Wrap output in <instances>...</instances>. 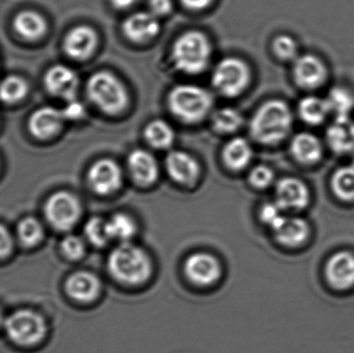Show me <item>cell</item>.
Returning a JSON list of instances; mask_svg holds the SVG:
<instances>
[{"mask_svg": "<svg viewBox=\"0 0 354 353\" xmlns=\"http://www.w3.org/2000/svg\"><path fill=\"white\" fill-rule=\"evenodd\" d=\"M108 271L120 284L140 286L153 275V263L147 251L132 242L114 248L108 256Z\"/></svg>", "mask_w": 354, "mask_h": 353, "instance_id": "obj_1", "label": "cell"}, {"mask_svg": "<svg viewBox=\"0 0 354 353\" xmlns=\"http://www.w3.org/2000/svg\"><path fill=\"white\" fill-rule=\"evenodd\" d=\"M292 126L293 114L288 104L272 99L258 108L250 122V132L257 142L274 145L289 136Z\"/></svg>", "mask_w": 354, "mask_h": 353, "instance_id": "obj_2", "label": "cell"}, {"mask_svg": "<svg viewBox=\"0 0 354 353\" xmlns=\"http://www.w3.org/2000/svg\"><path fill=\"white\" fill-rule=\"evenodd\" d=\"M209 39L199 30H189L177 37L172 47L171 56L177 70L185 74L203 72L212 58Z\"/></svg>", "mask_w": 354, "mask_h": 353, "instance_id": "obj_3", "label": "cell"}, {"mask_svg": "<svg viewBox=\"0 0 354 353\" xmlns=\"http://www.w3.org/2000/svg\"><path fill=\"white\" fill-rule=\"evenodd\" d=\"M89 99L107 114L122 113L129 105V93L118 77L108 70L95 73L86 86Z\"/></svg>", "mask_w": 354, "mask_h": 353, "instance_id": "obj_4", "label": "cell"}, {"mask_svg": "<svg viewBox=\"0 0 354 353\" xmlns=\"http://www.w3.org/2000/svg\"><path fill=\"white\" fill-rule=\"evenodd\" d=\"M214 99L206 89L193 84L177 85L168 95L171 113L181 122H201L212 110Z\"/></svg>", "mask_w": 354, "mask_h": 353, "instance_id": "obj_5", "label": "cell"}, {"mask_svg": "<svg viewBox=\"0 0 354 353\" xmlns=\"http://www.w3.org/2000/svg\"><path fill=\"white\" fill-rule=\"evenodd\" d=\"M251 80V70L243 60L226 57L218 61L212 73L214 88L224 97H234L243 93Z\"/></svg>", "mask_w": 354, "mask_h": 353, "instance_id": "obj_6", "label": "cell"}, {"mask_svg": "<svg viewBox=\"0 0 354 353\" xmlns=\"http://www.w3.org/2000/svg\"><path fill=\"white\" fill-rule=\"evenodd\" d=\"M10 341L21 346L35 345L43 340L46 325L43 317L32 311H17L4 323Z\"/></svg>", "mask_w": 354, "mask_h": 353, "instance_id": "obj_7", "label": "cell"}, {"mask_svg": "<svg viewBox=\"0 0 354 353\" xmlns=\"http://www.w3.org/2000/svg\"><path fill=\"white\" fill-rule=\"evenodd\" d=\"M80 201L68 192H57L48 198L45 216L52 227L59 231L72 229L81 217Z\"/></svg>", "mask_w": 354, "mask_h": 353, "instance_id": "obj_8", "label": "cell"}, {"mask_svg": "<svg viewBox=\"0 0 354 353\" xmlns=\"http://www.w3.org/2000/svg\"><path fill=\"white\" fill-rule=\"evenodd\" d=\"M185 277L194 285L209 287L214 285L222 276V265L214 255L197 252L189 255L185 263Z\"/></svg>", "mask_w": 354, "mask_h": 353, "instance_id": "obj_9", "label": "cell"}, {"mask_svg": "<svg viewBox=\"0 0 354 353\" xmlns=\"http://www.w3.org/2000/svg\"><path fill=\"white\" fill-rule=\"evenodd\" d=\"M87 182L95 194L107 196L120 190L122 184V171L115 161L100 160L89 168Z\"/></svg>", "mask_w": 354, "mask_h": 353, "instance_id": "obj_10", "label": "cell"}, {"mask_svg": "<svg viewBox=\"0 0 354 353\" xmlns=\"http://www.w3.org/2000/svg\"><path fill=\"white\" fill-rule=\"evenodd\" d=\"M328 77V66L317 55L305 54L295 60L293 78L301 88H318L326 82Z\"/></svg>", "mask_w": 354, "mask_h": 353, "instance_id": "obj_11", "label": "cell"}, {"mask_svg": "<svg viewBox=\"0 0 354 353\" xmlns=\"http://www.w3.org/2000/svg\"><path fill=\"white\" fill-rule=\"evenodd\" d=\"M276 201L286 211L305 209L311 201V193L307 184L297 178H284L276 186Z\"/></svg>", "mask_w": 354, "mask_h": 353, "instance_id": "obj_12", "label": "cell"}, {"mask_svg": "<svg viewBox=\"0 0 354 353\" xmlns=\"http://www.w3.org/2000/svg\"><path fill=\"white\" fill-rule=\"evenodd\" d=\"M46 88L54 97L64 101L76 99L79 87V77L70 66L56 64L46 73L44 78Z\"/></svg>", "mask_w": 354, "mask_h": 353, "instance_id": "obj_13", "label": "cell"}, {"mask_svg": "<svg viewBox=\"0 0 354 353\" xmlns=\"http://www.w3.org/2000/svg\"><path fill=\"white\" fill-rule=\"evenodd\" d=\"M66 122L62 109L51 106L35 110L28 120V128L31 134L37 139H49L57 135Z\"/></svg>", "mask_w": 354, "mask_h": 353, "instance_id": "obj_14", "label": "cell"}, {"mask_svg": "<svg viewBox=\"0 0 354 353\" xmlns=\"http://www.w3.org/2000/svg\"><path fill=\"white\" fill-rule=\"evenodd\" d=\"M161 25L159 18L151 12H138L131 15L122 24V31L130 41L145 43L159 35Z\"/></svg>", "mask_w": 354, "mask_h": 353, "instance_id": "obj_15", "label": "cell"}, {"mask_svg": "<svg viewBox=\"0 0 354 353\" xmlns=\"http://www.w3.org/2000/svg\"><path fill=\"white\" fill-rule=\"evenodd\" d=\"M97 45V32L85 25L75 27L68 31L64 41L66 55L76 60H85L91 57Z\"/></svg>", "mask_w": 354, "mask_h": 353, "instance_id": "obj_16", "label": "cell"}, {"mask_svg": "<svg viewBox=\"0 0 354 353\" xmlns=\"http://www.w3.org/2000/svg\"><path fill=\"white\" fill-rule=\"evenodd\" d=\"M165 166L170 178L183 186L193 184L200 175L199 163L185 151H174L168 153Z\"/></svg>", "mask_w": 354, "mask_h": 353, "instance_id": "obj_17", "label": "cell"}, {"mask_svg": "<svg viewBox=\"0 0 354 353\" xmlns=\"http://www.w3.org/2000/svg\"><path fill=\"white\" fill-rule=\"evenodd\" d=\"M326 276L330 286L339 290L349 289L354 285V255L339 252L328 259Z\"/></svg>", "mask_w": 354, "mask_h": 353, "instance_id": "obj_18", "label": "cell"}, {"mask_svg": "<svg viewBox=\"0 0 354 353\" xmlns=\"http://www.w3.org/2000/svg\"><path fill=\"white\" fill-rule=\"evenodd\" d=\"M128 168L133 180L139 186H151L159 178L160 169L157 160L145 149H136L130 153Z\"/></svg>", "mask_w": 354, "mask_h": 353, "instance_id": "obj_19", "label": "cell"}, {"mask_svg": "<svg viewBox=\"0 0 354 353\" xmlns=\"http://www.w3.org/2000/svg\"><path fill=\"white\" fill-rule=\"evenodd\" d=\"M326 142L334 153L347 155L354 153V120L336 117L326 133Z\"/></svg>", "mask_w": 354, "mask_h": 353, "instance_id": "obj_20", "label": "cell"}, {"mask_svg": "<svg viewBox=\"0 0 354 353\" xmlns=\"http://www.w3.org/2000/svg\"><path fill=\"white\" fill-rule=\"evenodd\" d=\"M68 296L76 302L88 304L93 302L101 292V282L97 276L89 271L73 274L66 283Z\"/></svg>", "mask_w": 354, "mask_h": 353, "instance_id": "obj_21", "label": "cell"}, {"mask_svg": "<svg viewBox=\"0 0 354 353\" xmlns=\"http://www.w3.org/2000/svg\"><path fill=\"white\" fill-rule=\"evenodd\" d=\"M274 238L279 244L289 248L305 244L310 236L309 224L297 217H287L278 227L272 230Z\"/></svg>", "mask_w": 354, "mask_h": 353, "instance_id": "obj_22", "label": "cell"}, {"mask_svg": "<svg viewBox=\"0 0 354 353\" xmlns=\"http://www.w3.org/2000/svg\"><path fill=\"white\" fill-rule=\"evenodd\" d=\"M293 158L299 163L313 165L324 155V146L317 136L309 132H301L293 137L290 143Z\"/></svg>", "mask_w": 354, "mask_h": 353, "instance_id": "obj_23", "label": "cell"}, {"mask_svg": "<svg viewBox=\"0 0 354 353\" xmlns=\"http://www.w3.org/2000/svg\"><path fill=\"white\" fill-rule=\"evenodd\" d=\"M253 149L247 139H231L223 149V160L229 169L239 171L251 163Z\"/></svg>", "mask_w": 354, "mask_h": 353, "instance_id": "obj_24", "label": "cell"}, {"mask_svg": "<svg viewBox=\"0 0 354 353\" xmlns=\"http://www.w3.org/2000/svg\"><path fill=\"white\" fill-rule=\"evenodd\" d=\"M14 29L23 39L35 41L43 37L47 30V23L39 12L24 10L15 17Z\"/></svg>", "mask_w": 354, "mask_h": 353, "instance_id": "obj_25", "label": "cell"}, {"mask_svg": "<svg viewBox=\"0 0 354 353\" xmlns=\"http://www.w3.org/2000/svg\"><path fill=\"white\" fill-rule=\"evenodd\" d=\"M297 113L306 124L310 126H319L326 122L328 114L330 113V109L326 99L316 95H308L299 101Z\"/></svg>", "mask_w": 354, "mask_h": 353, "instance_id": "obj_26", "label": "cell"}, {"mask_svg": "<svg viewBox=\"0 0 354 353\" xmlns=\"http://www.w3.org/2000/svg\"><path fill=\"white\" fill-rule=\"evenodd\" d=\"M108 232L111 240L120 244L130 242L137 233V224L128 213H116L107 220Z\"/></svg>", "mask_w": 354, "mask_h": 353, "instance_id": "obj_27", "label": "cell"}, {"mask_svg": "<svg viewBox=\"0 0 354 353\" xmlns=\"http://www.w3.org/2000/svg\"><path fill=\"white\" fill-rule=\"evenodd\" d=\"M330 188L337 198L344 202L354 201V166H343L333 174Z\"/></svg>", "mask_w": 354, "mask_h": 353, "instance_id": "obj_28", "label": "cell"}, {"mask_svg": "<svg viewBox=\"0 0 354 353\" xmlns=\"http://www.w3.org/2000/svg\"><path fill=\"white\" fill-rule=\"evenodd\" d=\"M145 137L151 146L157 149H166L174 144L176 133L165 120H156L147 124Z\"/></svg>", "mask_w": 354, "mask_h": 353, "instance_id": "obj_29", "label": "cell"}, {"mask_svg": "<svg viewBox=\"0 0 354 353\" xmlns=\"http://www.w3.org/2000/svg\"><path fill=\"white\" fill-rule=\"evenodd\" d=\"M330 106V113L336 117H348L354 109V95L348 89L342 86H335L330 89L326 97Z\"/></svg>", "mask_w": 354, "mask_h": 353, "instance_id": "obj_30", "label": "cell"}, {"mask_svg": "<svg viewBox=\"0 0 354 353\" xmlns=\"http://www.w3.org/2000/svg\"><path fill=\"white\" fill-rule=\"evenodd\" d=\"M28 84L19 76H8L0 82V101L12 105L19 103L26 97Z\"/></svg>", "mask_w": 354, "mask_h": 353, "instance_id": "obj_31", "label": "cell"}, {"mask_svg": "<svg viewBox=\"0 0 354 353\" xmlns=\"http://www.w3.org/2000/svg\"><path fill=\"white\" fill-rule=\"evenodd\" d=\"M243 116L233 108H222L212 115V124L218 132L230 134L236 132L243 124Z\"/></svg>", "mask_w": 354, "mask_h": 353, "instance_id": "obj_32", "label": "cell"}, {"mask_svg": "<svg viewBox=\"0 0 354 353\" xmlns=\"http://www.w3.org/2000/svg\"><path fill=\"white\" fill-rule=\"evenodd\" d=\"M17 236L25 247H33L43 238V227L35 218H26L19 223Z\"/></svg>", "mask_w": 354, "mask_h": 353, "instance_id": "obj_33", "label": "cell"}, {"mask_svg": "<svg viewBox=\"0 0 354 353\" xmlns=\"http://www.w3.org/2000/svg\"><path fill=\"white\" fill-rule=\"evenodd\" d=\"M84 233L88 242L99 248L105 247L108 242H111L108 232L107 220L102 218H91L85 225Z\"/></svg>", "mask_w": 354, "mask_h": 353, "instance_id": "obj_34", "label": "cell"}, {"mask_svg": "<svg viewBox=\"0 0 354 353\" xmlns=\"http://www.w3.org/2000/svg\"><path fill=\"white\" fill-rule=\"evenodd\" d=\"M272 50L282 60H295L299 57V46L290 35H280L272 41Z\"/></svg>", "mask_w": 354, "mask_h": 353, "instance_id": "obj_35", "label": "cell"}, {"mask_svg": "<svg viewBox=\"0 0 354 353\" xmlns=\"http://www.w3.org/2000/svg\"><path fill=\"white\" fill-rule=\"evenodd\" d=\"M284 213L285 211L281 209L280 205L276 201H274V202H268L262 205L259 217L262 223L266 224L272 231L286 218Z\"/></svg>", "mask_w": 354, "mask_h": 353, "instance_id": "obj_36", "label": "cell"}, {"mask_svg": "<svg viewBox=\"0 0 354 353\" xmlns=\"http://www.w3.org/2000/svg\"><path fill=\"white\" fill-rule=\"evenodd\" d=\"M274 171L268 166H256L250 171L249 182L254 188L266 189L274 182Z\"/></svg>", "mask_w": 354, "mask_h": 353, "instance_id": "obj_37", "label": "cell"}, {"mask_svg": "<svg viewBox=\"0 0 354 353\" xmlns=\"http://www.w3.org/2000/svg\"><path fill=\"white\" fill-rule=\"evenodd\" d=\"M62 250L71 260H78L84 256L85 244L79 236H68L62 240Z\"/></svg>", "mask_w": 354, "mask_h": 353, "instance_id": "obj_38", "label": "cell"}, {"mask_svg": "<svg viewBox=\"0 0 354 353\" xmlns=\"http://www.w3.org/2000/svg\"><path fill=\"white\" fill-rule=\"evenodd\" d=\"M62 112L64 120L77 122V120H80L81 118L84 117L85 107L78 99H73L66 101V106L62 108Z\"/></svg>", "mask_w": 354, "mask_h": 353, "instance_id": "obj_39", "label": "cell"}, {"mask_svg": "<svg viewBox=\"0 0 354 353\" xmlns=\"http://www.w3.org/2000/svg\"><path fill=\"white\" fill-rule=\"evenodd\" d=\"M149 8L151 14L160 18V17L167 16L172 12L174 1L172 0H149Z\"/></svg>", "mask_w": 354, "mask_h": 353, "instance_id": "obj_40", "label": "cell"}, {"mask_svg": "<svg viewBox=\"0 0 354 353\" xmlns=\"http://www.w3.org/2000/svg\"><path fill=\"white\" fill-rule=\"evenodd\" d=\"M12 249V236L4 226L0 225V258L8 256Z\"/></svg>", "mask_w": 354, "mask_h": 353, "instance_id": "obj_41", "label": "cell"}, {"mask_svg": "<svg viewBox=\"0 0 354 353\" xmlns=\"http://www.w3.org/2000/svg\"><path fill=\"white\" fill-rule=\"evenodd\" d=\"M181 3L192 10H202L208 8L212 0H180Z\"/></svg>", "mask_w": 354, "mask_h": 353, "instance_id": "obj_42", "label": "cell"}, {"mask_svg": "<svg viewBox=\"0 0 354 353\" xmlns=\"http://www.w3.org/2000/svg\"><path fill=\"white\" fill-rule=\"evenodd\" d=\"M137 0H110L112 6L118 10H128L134 6Z\"/></svg>", "mask_w": 354, "mask_h": 353, "instance_id": "obj_43", "label": "cell"}, {"mask_svg": "<svg viewBox=\"0 0 354 353\" xmlns=\"http://www.w3.org/2000/svg\"><path fill=\"white\" fill-rule=\"evenodd\" d=\"M3 314H2V311L0 310V325H2V323H3Z\"/></svg>", "mask_w": 354, "mask_h": 353, "instance_id": "obj_44", "label": "cell"}, {"mask_svg": "<svg viewBox=\"0 0 354 353\" xmlns=\"http://www.w3.org/2000/svg\"><path fill=\"white\" fill-rule=\"evenodd\" d=\"M353 165L354 166V157H353Z\"/></svg>", "mask_w": 354, "mask_h": 353, "instance_id": "obj_45", "label": "cell"}]
</instances>
